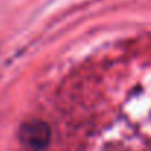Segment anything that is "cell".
<instances>
[{
    "mask_svg": "<svg viewBox=\"0 0 151 151\" xmlns=\"http://www.w3.org/2000/svg\"><path fill=\"white\" fill-rule=\"evenodd\" d=\"M19 139L27 148L33 151H42L50 141V129L42 120H30L21 126Z\"/></svg>",
    "mask_w": 151,
    "mask_h": 151,
    "instance_id": "1",
    "label": "cell"
}]
</instances>
